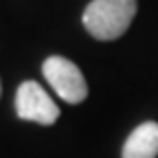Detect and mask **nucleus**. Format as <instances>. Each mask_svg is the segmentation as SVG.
Returning <instances> with one entry per match:
<instances>
[{"label": "nucleus", "mask_w": 158, "mask_h": 158, "mask_svg": "<svg viewBox=\"0 0 158 158\" xmlns=\"http://www.w3.org/2000/svg\"><path fill=\"white\" fill-rule=\"evenodd\" d=\"M134 15L136 0H92L81 15V22L94 40L112 42L130 29Z\"/></svg>", "instance_id": "nucleus-1"}, {"label": "nucleus", "mask_w": 158, "mask_h": 158, "mask_svg": "<svg viewBox=\"0 0 158 158\" xmlns=\"http://www.w3.org/2000/svg\"><path fill=\"white\" fill-rule=\"evenodd\" d=\"M44 79L51 84V88L59 94V99H64L66 103H81L88 97V84L84 79V73L73 64L70 59L62 55H51L44 59L42 64Z\"/></svg>", "instance_id": "nucleus-2"}, {"label": "nucleus", "mask_w": 158, "mask_h": 158, "mask_svg": "<svg viewBox=\"0 0 158 158\" xmlns=\"http://www.w3.org/2000/svg\"><path fill=\"white\" fill-rule=\"evenodd\" d=\"M15 114L22 121L53 125L59 116V108L37 81H22L15 90Z\"/></svg>", "instance_id": "nucleus-3"}, {"label": "nucleus", "mask_w": 158, "mask_h": 158, "mask_svg": "<svg viewBox=\"0 0 158 158\" xmlns=\"http://www.w3.org/2000/svg\"><path fill=\"white\" fill-rule=\"evenodd\" d=\"M158 156V123L145 121L132 130L121 149V158H156Z\"/></svg>", "instance_id": "nucleus-4"}, {"label": "nucleus", "mask_w": 158, "mask_h": 158, "mask_svg": "<svg viewBox=\"0 0 158 158\" xmlns=\"http://www.w3.org/2000/svg\"><path fill=\"white\" fill-rule=\"evenodd\" d=\"M0 92H2V88H0Z\"/></svg>", "instance_id": "nucleus-5"}]
</instances>
